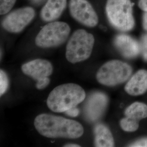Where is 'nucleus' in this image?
<instances>
[{"mask_svg":"<svg viewBox=\"0 0 147 147\" xmlns=\"http://www.w3.org/2000/svg\"><path fill=\"white\" fill-rule=\"evenodd\" d=\"M141 49L143 57L144 60L147 61V34L144 35L142 38Z\"/></svg>","mask_w":147,"mask_h":147,"instance_id":"obj_19","label":"nucleus"},{"mask_svg":"<svg viewBox=\"0 0 147 147\" xmlns=\"http://www.w3.org/2000/svg\"><path fill=\"white\" fill-rule=\"evenodd\" d=\"M142 25L143 28L147 31V11H144L142 16Z\"/></svg>","mask_w":147,"mask_h":147,"instance_id":"obj_23","label":"nucleus"},{"mask_svg":"<svg viewBox=\"0 0 147 147\" xmlns=\"http://www.w3.org/2000/svg\"><path fill=\"white\" fill-rule=\"evenodd\" d=\"M22 72L37 81L36 88H45L50 82L49 76L53 72V67L49 61L42 59H36L24 64L21 67Z\"/></svg>","mask_w":147,"mask_h":147,"instance_id":"obj_7","label":"nucleus"},{"mask_svg":"<svg viewBox=\"0 0 147 147\" xmlns=\"http://www.w3.org/2000/svg\"><path fill=\"white\" fill-rule=\"evenodd\" d=\"M35 14L34 9L30 7L19 8L8 14L3 19L2 25L7 31L19 33L33 20Z\"/></svg>","mask_w":147,"mask_h":147,"instance_id":"obj_8","label":"nucleus"},{"mask_svg":"<svg viewBox=\"0 0 147 147\" xmlns=\"http://www.w3.org/2000/svg\"><path fill=\"white\" fill-rule=\"evenodd\" d=\"M126 117L140 121L147 117V105L135 102L130 105L125 111Z\"/></svg>","mask_w":147,"mask_h":147,"instance_id":"obj_15","label":"nucleus"},{"mask_svg":"<svg viewBox=\"0 0 147 147\" xmlns=\"http://www.w3.org/2000/svg\"><path fill=\"white\" fill-rule=\"evenodd\" d=\"M116 49L125 57L134 58L141 51V45L131 36L126 34H119L114 39Z\"/></svg>","mask_w":147,"mask_h":147,"instance_id":"obj_11","label":"nucleus"},{"mask_svg":"<svg viewBox=\"0 0 147 147\" xmlns=\"http://www.w3.org/2000/svg\"><path fill=\"white\" fill-rule=\"evenodd\" d=\"M70 32L68 24L62 21H52L42 27L36 38L37 47H57L65 42Z\"/></svg>","mask_w":147,"mask_h":147,"instance_id":"obj_5","label":"nucleus"},{"mask_svg":"<svg viewBox=\"0 0 147 147\" xmlns=\"http://www.w3.org/2000/svg\"><path fill=\"white\" fill-rule=\"evenodd\" d=\"M16 0H0V14L4 15L11 11Z\"/></svg>","mask_w":147,"mask_h":147,"instance_id":"obj_17","label":"nucleus"},{"mask_svg":"<svg viewBox=\"0 0 147 147\" xmlns=\"http://www.w3.org/2000/svg\"><path fill=\"white\" fill-rule=\"evenodd\" d=\"M67 3V0H47L40 11L42 19L46 22L57 20L65 10Z\"/></svg>","mask_w":147,"mask_h":147,"instance_id":"obj_12","label":"nucleus"},{"mask_svg":"<svg viewBox=\"0 0 147 147\" xmlns=\"http://www.w3.org/2000/svg\"><path fill=\"white\" fill-rule=\"evenodd\" d=\"M121 129L126 132H134L138 128V121L126 117L122 119L120 122Z\"/></svg>","mask_w":147,"mask_h":147,"instance_id":"obj_16","label":"nucleus"},{"mask_svg":"<svg viewBox=\"0 0 147 147\" xmlns=\"http://www.w3.org/2000/svg\"><path fill=\"white\" fill-rule=\"evenodd\" d=\"M64 147H80V146L79 144H66L65 145Z\"/></svg>","mask_w":147,"mask_h":147,"instance_id":"obj_24","label":"nucleus"},{"mask_svg":"<svg viewBox=\"0 0 147 147\" xmlns=\"http://www.w3.org/2000/svg\"><path fill=\"white\" fill-rule=\"evenodd\" d=\"M65 113L67 115L71 117H76L77 116H79L80 111L76 106L69 109L68 110L66 111Z\"/></svg>","mask_w":147,"mask_h":147,"instance_id":"obj_20","label":"nucleus"},{"mask_svg":"<svg viewBox=\"0 0 147 147\" xmlns=\"http://www.w3.org/2000/svg\"><path fill=\"white\" fill-rule=\"evenodd\" d=\"M95 147H112L115 145L114 139L109 129L103 124H98L94 128Z\"/></svg>","mask_w":147,"mask_h":147,"instance_id":"obj_14","label":"nucleus"},{"mask_svg":"<svg viewBox=\"0 0 147 147\" xmlns=\"http://www.w3.org/2000/svg\"><path fill=\"white\" fill-rule=\"evenodd\" d=\"M108 104L107 96L101 92H95L90 95L84 106L86 119L94 122L102 116Z\"/></svg>","mask_w":147,"mask_h":147,"instance_id":"obj_10","label":"nucleus"},{"mask_svg":"<svg viewBox=\"0 0 147 147\" xmlns=\"http://www.w3.org/2000/svg\"><path fill=\"white\" fill-rule=\"evenodd\" d=\"M126 92L131 95L137 96L144 93L147 90V71L140 70L135 74L125 87Z\"/></svg>","mask_w":147,"mask_h":147,"instance_id":"obj_13","label":"nucleus"},{"mask_svg":"<svg viewBox=\"0 0 147 147\" xmlns=\"http://www.w3.org/2000/svg\"><path fill=\"white\" fill-rule=\"evenodd\" d=\"M69 7L71 16L79 23L88 27L98 25V16L87 0H70Z\"/></svg>","mask_w":147,"mask_h":147,"instance_id":"obj_9","label":"nucleus"},{"mask_svg":"<svg viewBox=\"0 0 147 147\" xmlns=\"http://www.w3.org/2000/svg\"><path fill=\"white\" fill-rule=\"evenodd\" d=\"M34 125L41 135L47 138L76 139L84 132L83 126L78 121L50 114L37 116Z\"/></svg>","mask_w":147,"mask_h":147,"instance_id":"obj_1","label":"nucleus"},{"mask_svg":"<svg viewBox=\"0 0 147 147\" xmlns=\"http://www.w3.org/2000/svg\"><path fill=\"white\" fill-rule=\"evenodd\" d=\"M130 147H147V138H143L131 144Z\"/></svg>","mask_w":147,"mask_h":147,"instance_id":"obj_21","label":"nucleus"},{"mask_svg":"<svg viewBox=\"0 0 147 147\" xmlns=\"http://www.w3.org/2000/svg\"><path fill=\"white\" fill-rule=\"evenodd\" d=\"M105 11L109 22L117 30L130 31L135 26L133 4L131 0H107Z\"/></svg>","mask_w":147,"mask_h":147,"instance_id":"obj_3","label":"nucleus"},{"mask_svg":"<svg viewBox=\"0 0 147 147\" xmlns=\"http://www.w3.org/2000/svg\"><path fill=\"white\" fill-rule=\"evenodd\" d=\"M138 7L143 11H147V0H138Z\"/></svg>","mask_w":147,"mask_h":147,"instance_id":"obj_22","label":"nucleus"},{"mask_svg":"<svg viewBox=\"0 0 147 147\" xmlns=\"http://www.w3.org/2000/svg\"><path fill=\"white\" fill-rule=\"evenodd\" d=\"M8 87V79L5 72L1 70L0 71V95L4 94Z\"/></svg>","mask_w":147,"mask_h":147,"instance_id":"obj_18","label":"nucleus"},{"mask_svg":"<svg viewBox=\"0 0 147 147\" xmlns=\"http://www.w3.org/2000/svg\"><path fill=\"white\" fill-rule=\"evenodd\" d=\"M94 37L84 30H78L70 38L66 47V58L70 63H79L89 58L94 45Z\"/></svg>","mask_w":147,"mask_h":147,"instance_id":"obj_4","label":"nucleus"},{"mask_svg":"<svg viewBox=\"0 0 147 147\" xmlns=\"http://www.w3.org/2000/svg\"><path fill=\"white\" fill-rule=\"evenodd\" d=\"M85 98V91L79 84H65L53 89L48 96L47 104L53 112H65L82 102Z\"/></svg>","mask_w":147,"mask_h":147,"instance_id":"obj_2","label":"nucleus"},{"mask_svg":"<svg viewBox=\"0 0 147 147\" xmlns=\"http://www.w3.org/2000/svg\"><path fill=\"white\" fill-rule=\"evenodd\" d=\"M132 73L131 67L121 61L112 60L105 63L96 74V79L101 84L114 86L126 81Z\"/></svg>","mask_w":147,"mask_h":147,"instance_id":"obj_6","label":"nucleus"}]
</instances>
